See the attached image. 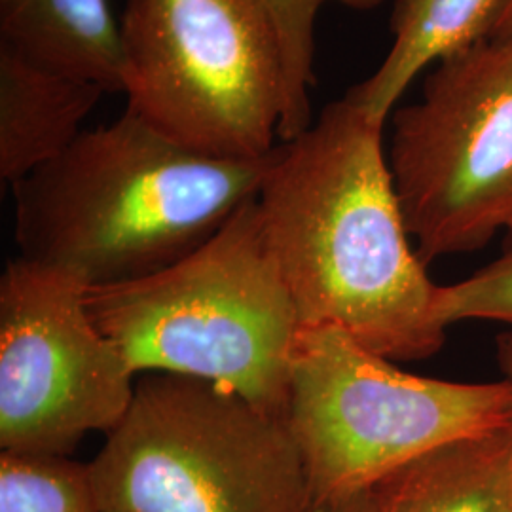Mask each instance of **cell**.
<instances>
[{"mask_svg": "<svg viewBox=\"0 0 512 512\" xmlns=\"http://www.w3.org/2000/svg\"><path fill=\"white\" fill-rule=\"evenodd\" d=\"M384 124L349 99L272 152L256 194L266 247L302 329L344 330L391 361L439 353V287L406 230Z\"/></svg>", "mask_w": 512, "mask_h": 512, "instance_id": "6da1fadb", "label": "cell"}, {"mask_svg": "<svg viewBox=\"0 0 512 512\" xmlns=\"http://www.w3.org/2000/svg\"><path fill=\"white\" fill-rule=\"evenodd\" d=\"M272 152L203 156L126 110L12 186L19 256L67 270L90 289L158 274L256 198Z\"/></svg>", "mask_w": 512, "mask_h": 512, "instance_id": "7a4b0ae2", "label": "cell"}, {"mask_svg": "<svg viewBox=\"0 0 512 512\" xmlns=\"http://www.w3.org/2000/svg\"><path fill=\"white\" fill-rule=\"evenodd\" d=\"M88 310L135 374L198 378L289 418L302 325L262 236L256 198L181 262L88 289Z\"/></svg>", "mask_w": 512, "mask_h": 512, "instance_id": "3957f363", "label": "cell"}, {"mask_svg": "<svg viewBox=\"0 0 512 512\" xmlns=\"http://www.w3.org/2000/svg\"><path fill=\"white\" fill-rule=\"evenodd\" d=\"M101 512H319L289 418L152 372L90 461Z\"/></svg>", "mask_w": 512, "mask_h": 512, "instance_id": "277c9868", "label": "cell"}, {"mask_svg": "<svg viewBox=\"0 0 512 512\" xmlns=\"http://www.w3.org/2000/svg\"><path fill=\"white\" fill-rule=\"evenodd\" d=\"M289 425L317 511L446 444L512 425V387L416 376L344 330H300Z\"/></svg>", "mask_w": 512, "mask_h": 512, "instance_id": "5b68a950", "label": "cell"}, {"mask_svg": "<svg viewBox=\"0 0 512 512\" xmlns=\"http://www.w3.org/2000/svg\"><path fill=\"white\" fill-rule=\"evenodd\" d=\"M128 112L173 143L260 160L283 116V52L268 0H124Z\"/></svg>", "mask_w": 512, "mask_h": 512, "instance_id": "8992f818", "label": "cell"}, {"mask_svg": "<svg viewBox=\"0 0 512 512\" xmlns=\"http://www.w3.org/2000/svg\"><path fill=\"white\" fill-rule=\"evenodd\" d=\"M387 164L425 266L512 230V33L446 57L393 116Z\"/></svg>", "mask_w": 512, "mask_h": 512, "instance_id": "52a82bcc", "label": "cell"}, {"mask_svg": "<svg viewBox=\"0 0 512 512\" xmlns=\"http://www.w3.org/2000/svg\"><path fill=\"white\" fill-rule=\"evenodd\" d=\"M76 275L18 256L0 277V448L71 456L124 420L135 372Z\"/></svg>", "mask_w": 512, "mask_h": 512, "instance_id": "ba28073f", "label": "cell"}, {"mask_svg": "<svg viewBox=\"0 0 512 512\" xmlns=\"http://www.w3.org/2000/svg\"><path fill=\"white\" fill-rule=\"evenodd\" d=\"M105 90L0 44V179L14 184L71 147Z\"/></svg>", "mask_w": 512, "mask_h": 512, "instance_id": "9c48e42d", "label": "cell"}, {"mask_svg": "<svg viewBox=\"0 0 512 512\" xmlns=\"http://www.w3.org/2000/svg\"><path fill=\"white\" fill-rule=\"evenodd\" d=\"M511 456L512 425L446 444L374 484V512H512Z\"/></svg>", "mask_w": 512, "mask_h": 512, "instance_id": "30bf717a", "label": "cell"}, {"mask_svg": "<svg viewBox=\"0 0 512 512\" xmlns=\"http://www.w3.org/2000/svg\"><path fill=\"white\" fill-rule=\"evenodd\" d=\"M499 6L501 0H395L389 21L393 46L346 99L385 126L425 67L490 38Z\"/></svg>", "mask_w": 512, "mask_h": 512, "instance_id": "8fae6325", "label": "cell"}, {"mask_svg": "<svg viewBox=\"0 0 512 512\" xmlns=\"http://www.w3.org/2000/svg\"><path fill=\"white\" fill-rule=\"evenodd\" d=\"M0 44L107 93L122 92L120 25L109 0H0Z\"/></svg>", "mask_w": 512, "mask_h": 512, "instance_id": "7c38bea8", "label": "cell"}, {"mask_svg": "<svg viewBox=\"0 0 512 512\" xmlns=\"http://www.w3.org/2000/svg\"><path fill=\"white\" fill-rule=\"evenodd\" d=\"M0 512H101L92 465L71 456L2 450Z\"/></svg>", "mask_w": 512, "mask_h": 512, "instance_id": "4fadbf2b", "label": "cell"}, {"mask_svg": "<svg viewBox=\"0 0 512 512\" xmlns=\"http://www.w3.org/2000/svg\"><path fill=\"white\" fill-rule=\"evenodd\" d=\"M384 0H268L283 52V116L281 141H291L310 128L311 90L315 78V27L321 10L329 4L357 12H370Z\"/></svg>", "mask_w": 512, "mask_h": 512, "instance_id": "5bb4252c", "label": "cell"}, {"mask_svg": "<svg viewBox=\"0 0 512 512\" xmlns=\"http://www.w3.org/2000/svg\"><path fill=\"white\" fill-rule=\"evenodd\" d=\"M437 310L446 327L478 321L512 330V230L492 262L458 283L440 285Z\"/></svg>", "mask_w": 512, "mask_h": 512, "instance_id": "9a60e30c", "label": "cell"}, {"mask_svg": "<svg viewBox=\"0 0 512 512\" xmlns=\"http://www.w3.org/2000/svg\"><path fill=\"white\" fill-rule=\"evenodd\" d=\"M495 359L501 370V380L512 387V330H507L495 340Z\"/></svg>", "mask_w": 512, "mask_h": 512, "instance_id": "2e32d148", "label": "cell"}, {"mask_svg": "<svg viewBox=\"0 0 512 512\" xmlns=\"http://www.w3.org/2000/svg\"><path fill=\"white\" fill-rule=\"evenodd\" d=\"M325 512H374V492L366 488L363 492L349 495L346 499L334 503Z\"/></svg>", "mask_w": 512, "mask_h": 512, "instance_id": "e0dca14e", "label": "cell"}, {"mask_svg": "<svg viewBox=\"0 0 512 512\" xmlns=\"http://www.w3.org/2000/svg\"><path fill=\"white\" fill-rule=\"evenodd\" d=\"M509 33H512V0H501L490 38L503 37Z\"/></svg>", "mask_w": 512, "mask_h": 512, "instance_id": "ac0fdd59", "label": "cell"}, {"mask_svg": "<svg viewBox=\"0 0 512 512\" xmlns=\"http://www.w3.org/2000/svg\"><path fill=\"white\" fill-rule=\"evenodd\" d=\"M509 492H511V503H512V456L509 461Z\"/></svg>", "mask_w": 512, "mask_h": 512, "instance_id": "d6986e66", "label": "cell"}]
</instances>
